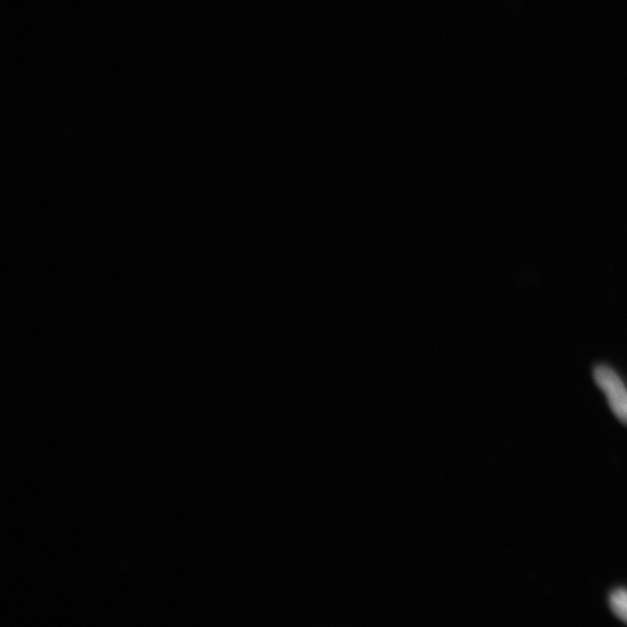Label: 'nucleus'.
Segmentation results:
<instances>
[{"label": "nucleus", "instance_id": "2", "mask_svg": "<svg viewBox=\"0 0 627 627\" xmlns=\"http://www.w3.org/2000/svg\"><path fill=\"white\" fill-rule=\"evenodd\" d=\"M610 605L616 616L627 623V590L618 589L610 597Z\"/></svg>", "mask_w": 627, "mask_h": 627}, {"label": "nucleus", "instance_id": "1", "mask_svg": "<svg viewBox=\"0 0 627 627\" xmlns=\"http://www.w3.org/2000/svg\"><path fill=\"white\" fill-rule=\"evenodd\" d=\"M598 386L607 394L612 412L627 424V391L617 373L608 366H598L595 370Z\"/></svg>", "mask_w": 627, "mask_h": 627}]
</instances>
